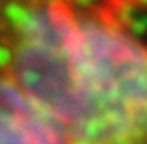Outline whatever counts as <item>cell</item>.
<instances>
[{
    "label": "cell",
    "instance_id": "cell-1",
    "mask_svg": "<svg viewBox=\"0 0 147 144\" xmlns=\"http://www.w3.org/2000/svg\"><path fill=\"white\" fill-rule=\"evenodd\" d=\"M0 78L69 144H147V45L74 0H0Z\"/></svg>",
    "mask_w": 147,
    "mask_h": 144
},
{
    "label": "cell",
    "instance_id": "cell-2",
    "mask_svg": "<svg viewBox=\"0 0 147 144\" xmlns=\"http://www.w3.org/2000/svg\"><path fill=\"white\" fill-rule=\"evenodd\" d=\"M0 144H69V140L34 100L0 78Z\"/></svg>",
    "mask_w": 147,
    "mask_h": 144
}]
</instances>
